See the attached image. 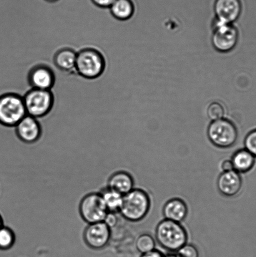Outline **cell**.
Returning a JSON list of instances; mask_svg holds the SVG:
<instances>
[{
    "label": "cell",
    "mask_w": 256,
    "mask_h": 257,
    "mask_svg": "<svg viewBox=\"0 0 256 257\" xmlns=\"http://www.w3.org/2000/svg\"><path fill=\"white\" fill-rule=\"evenodd\" d=\"M155 238L165 250L177 252L187 243L188 235L180 223L165 219L158 224L155 229Z\"/></svg>",
    "instance_id": "1"
},
{
    "label": "cell",
    "mask_w": 256,
    "mask_h": 257,
    "mask_svg": "<svg viewBox=\"0 0 256 257\" xmlns=\"http://www.w3.org/2000/svg\"><path fill=\"white\" fill-rule=\"evenodd\" d=\"M150 204V199L146 191L139 188L133 189L124 195L119 213L125 220L137 222L147 216Z\"/></svg>",
    "instance_id": "2"
},
{
    "label": "cell",
    "mask_w": 256,
    "mask_h": 257,
    "mask_svg": "<svg viewBox=\"0 0 256 257\" xmlns=\"http://www.w3.org/2000/svg\"><path fill=\"white\" fill-rule=\"evenodd\" d=\"M210 29V43L217 53L227 54L235 49L239 40V31L234 24H222L214 18Z\"/></svg>",
    "instance_id": "3"
},
{
    "label": "cell",
    "mask_w": 256,
    "mask_h": 257,
    "mask_svg": "<svg viewBox=\"0 0 256 257\" xmlns=\"http://www.w3.org/2000/svg\"><path fill=\"white\" fill-rule=\"evenodd\" d=\"M27 115L24 98L15 94L0 96V124L15 127Z\"/></svg>",
    "instance_id": "4"
},
{
    "label": "cell",
    "mask_w": 256,
    "mask_h": 257,
    "mask_svg": "<svg viewBox=\"0 0 256 257\" xmlns=\"http://www.w3.org/2000/svg\"><path fill=\"white\" fill-rule=\"evenodd\" d=\"M207 135L213 145L217 148L226 149L232 147L236 143L238 131L234 123L223 118L210 123Z\"/></svg>",
    "instance_id": "5"
},
{
    "label": "cell",
    "mask_w": 256,
    "mask_h": 257,
    "mask_svg": "<svg viewBox=\"0 0 256 257\" xmlns=\"http://www.w3.org/2000/svg\"><path fill=\"white\" fill-rule=\"evenodd\" d=\"M105 69L104 57L97 50L87 49L77 54L76 70L87 79H95L102 74Z\"/></svg>",
    "instance_id": "6"
},
{
    "label": "cell",
    "mask_w": 256,
    "mask_h": 257,
    "mask_svg": "<svg viewBox=\"0 0 256 257\" xmlns=\"http://www.w3.org/2000/svg\"><path fill=\"white\" fill-rule=\"evenodd\" d=\"M23 98L27 115L35 118L46 115L54 104V97L50 90L32 89Z\"/></svg>",
    "instance_id": "7"
},
{
    "label": "cell",
    "mask_w": 256,
    "mask_h": 257,
    "mask_svg": "<svg viewBox=\"0 0 256 257\" xmlns=\"http://www.w3.org/2000/svg\"><path fill=\"white\" fill-rule=\"evenodd\" d=\"M79 211L83 220L88 224L104 221L108 213L99 193L88 194L80 201Z\"/></svg>",
    "instance_id": "8"
},
{
    "label": "cell",
    "mask_w": 256,
    "mask_h": 257,
    "mask_svg": "<svg viewBox=\"0 0 256 257\" xmlns=\"http://www.w3.org/2000/svg\"><path fill=\"white\" fill-rule=\"evenodd\" d=\"M112 231L104 221L88 224L84 231L85 243L94 250H102L111 241Z\"/></svg>",
    "instance_id": "9"
},
{
    "label": "cell",
    "mask_w": 256,
    "mask_h": 257,
    "mask_svg": "<svg viewBox=\"0 0 256 257\" xmlns=\"http://www.w3.org/2000/svg\"><path fill=\"white\" fill-rule=\"evenodd\" d=\"M242 11L240 0H215L214 19L222 24H234Z\"/></svg>",
    "instance_id": "10"
},
{
    "label": "cell",
    "mask_w": 256,
    "mask_h": 257,
    "mask_svg": "<svg viewBox=\"0 0 256 257\" xmlns=\"http://www.w3.org/2000/svg\"><path fill=\"white\" fill-rule=\"evenodd\" d=\"M217 186L222 195L226 197H233L236 196L241 190V176L234 170L222 172L217 179Z\"/></svg>",
    "instance_id": "11"
},
{
    "label": "cell",
    "mask_w": 256,
    "mask_h": 257,
    "mask_svg": "<svg viewBox=\"0 0 256 257\" xmlns=\"http://www.w3.org/2000/svg\"><path fill=\"white\" fill-rule=\"evenodd\" d=\"M18 136L27 143L36 142L41 136V127L36 118L27 115L16 126Z\"/></svg>",
    "instance_id": "12"
},
{
    "label": "cell",
    "mask_w": 256,
    "mask_h": 257,
    "mask_svg": "<svg viewBox=\"0 0 256 257\" xmlns=\"http://www.w3.org/2000/svg\"><path fill=\"white\" fill-rule=\"evenodd\" d=\"M29 81L32 89L51 90L55 84V75L50 68L40 65L30 72Z\"/></svg>",
    "instance_id": "13"
},
{
    "label": "cell",
    "mask_w": 256,
    "mask_h": 257,
    "mask_svg": "<svg viewBox=\"0 0 256 257\" xmlns=\"http://www.w3.org/2000/svg\"><path fill=\"white\" fill-rule=\"evenodd\" d=\"M188 207L182 199L174 198L165 203L163 208V215L166 220L181 223L186 218Z\"/></svg>",
    "instance_id": "14"
},
{
    "label": "cell",
    "mask_w": 256,
    "mask_h": 257,
    "mask_svg": "<svg viewBox=\"0 0 256 257\" xmlns=\"http://www.w3.org/2000/svg\"><path fill=\"white\" fill-rule=\"evenodd\" d=\"M107 186L124 196L134 189V178L128 171H118L110 176Z\"/></svg>",
    "instance_id": "15"
},
{
    "label": "cell",
    "mask_w": 256,
    "mask_h": 257,
    "mask_svg": "<svg viewBox=\"0 0 256 257\" xmlns=\"http://www.w3.org/2000/svg\"><path fill=\"white\" fill-rule=\"evenodd\" d=\"M77 53L74 50L64 49L57 52L55 64L62 71L72 74H79L76 70Z\"/></svg>",
    "instance_id": "16"
},
{
    "label": "cell",
    "mask_w": 256,
    "mask_h": 257,
    "mask_svg": "<svg viewBox=\"0 0 256 257\" xmlns=\"http://www.w3.org/2000/svg\"><path fill=\"white\" fill-rule=\"evenodd\" d=\"M230 160L234 170L239 174L249 172L256 163V158L245 148L235 151Z\"/></svg>",
    "instance_id": "17"
},
{
    "label": "cell",
    "mask_w": 256,
    "mask_h": 257,
    "mask_svg": "<svg viewBox=\"0 0 256 257\" xmlns=\"http://www.w3.org/2000/svg\"><path fill=\"white\" fill-rule=\"evenodd\" d=\"M109 9L115 19L126 21L134 16L135 5L133 0H116Z\"/></svg>",
    "instance_id": "18"
},
{
    "label": "cell",
    "mask_w": 256,
    "mask_h": 257,
    "mask_svg": "<svg viewBox=\"0 0 256 257\" xmlns=\"http://www.w3.org/2000/svg\"><path fill=\"white\" fill-rule=\"evenodd\" d=\"M100 194L108 212L119 213L124 196L108 187L102 191Z\"/></svg>",
    "instance_id": "19"
},
{
    "label": "cell",
    "mask_w": 256,
    "mask_h": 257,
    "mask_svg": "<svg viewBox=\"0 0 256 257\" xmlns=\"http://www.w3.org/2000/svg\"><path fill=\"white\" fill-rule=\"evenodd\" d=\"M16 237L11 228L7 226L0 228V250L7 251L15 245Z\"/></svg>",
    "instance_id": "20"
},
{
    "label": "cell",
    "mask_w": 256,
    "mask_h": 257,
    "mask_svg": "<svg viewBox=\"0 0 256 257\" xmlns=\"http://www.w3.org/2000/svg\"><path fill=\"white\" fill-rule=\"evenodd\" d=\"M135 246L140 253H145L155 250V241L149 234H142L137 238Z\"/></svg>",
    "instance_id": "21"
},
{
    "label": "cell",
    "mask_w": 256,
    "mask_h": 257,
    "mask_svg": "<svg viewBox=\"0 0 256 257\" xmlns=\"http://www.w3.org/2000/svg\"><path fill=\"white\" fill-rule=\"evenodd\" d=\"M225 114L224 105L218 101L210 102L207 107L206 114L208 118L212 121L223 119Z\"/></svg>",
    "instance_id": "22"
},
{
    "label": "cell",
    "mask_w": 256,
    "mask_h": 257,
    "mask_svg": "<svg viewBox=\"0 0 256 257\" xmlns=\"http://www.w3.org/2000/svg\"><path fill=\"white\" fill-rule=\"evenodd\" d=\"M244 148L256 158V128L250 131L244 139Z\"/></svg>",
    "instance_id": "23"
},
{
    "label": "cell",
    "mask_w": 256,
    "mask_h": 257,
    "mask_svg": "<svg viewBox=\"0 0 256 257\" xmlns=\"http://www.w3.org/2000/svg\"><path fill=\"white\" fill-rule=\"evenodd\" d=\"M179 257H200L199 251L192 244H185L177 251Z\"/></svg>",
    "instance_id": "24"
},
{
    "label": "cell",
    "mask_w": 256,
    "mask_h": 257,
    "mask_svg": "<svg viewBox=\"0 0 256 257\" xmlns=\"http://www.w3.org/2000/svg\"><path fill=\"white\" fill-rule=\"evenodd\" d=\"M119 213L108 212L104 220V222L109 226L110 229H113L117 226L119 218L117 214Z\"/></svg>",
    "instance_id": "25"
},
{
    "label": "cell",
    "mask_w": 256,
    "mask_h": 257,
    "mask_svg": "<svg viewBox=\"0 0 256 257\" xmlns=\"http://www.w3.org/2000/svg\"><path fill=\"white\" fill-rule=\"evenodd\" d=\"M92 4L102 9H109L116 0H90Z\"/></svg>",
    "instance_id": "26"
},
{
    "label": "cell",
    "mask_w": 256,
    "mask_h": 257,
    "mask_svg": "<svg viewBox=\"0 0 256 257\" xmlns=\"http://www.w3.org/2000/svg\"><path fill=\"white\" fill-rule=\"evenodd\" d=\"M220 170H222V172H228V171L234 170L231 160L223 161L221 165H220Z\"/></svg>",
    "instance_id": "27"
},
{
    "label": "cell",
    "mask_w": 256,
    "mask_h": 257,
    "mask_svg": "<svg viewBox=\"0 0 256 257\" xmlns=\"http://www.w3.org/2000/svg\"><path fill=\"white\" fill-rule=\"evenodd\" d=\"M140 257H165V255L159 250H154L149 252L143 253Z\"/></svg>",
    "instance_id": "28"
},
{
    "label": "cell",
    "mask_w": 256,
    "mask_h": 257,
    "mask_svg": "<svg viewBox=\"0 0 256 257\" xmlns=\"http://www.w3.org/2000/svg\"><path fill=\"white\" fill-rule=\"evenodd\" d=\"M44 1L50 3V4H54V3L59 2L60 0H44Z\"/></svg>",
    "instance_id": "29"
},
{
    "label": "cell",
    "mask_w": 256,
    "mask_h": 257,
    "mask_svg": "<svg viewBox=\"0 0 256 257\" xmlns=\"http://www.w3.org/2000/svg\"><path fill=\"white\" fill-rule=\"evenodd\" d=\"M2 226H4V220H3L2 216L1 214H0V228H1Z\"/></svg>",
    "instance_id": "30"
},
{
    "label": "cell",
    "mask_w": 256,
    "mask_h": 257,
    "mask_svg": "<svg viewBox=\"0 0 256 257\" xmlns=\"http://www.w3.org/2000/svg\"><path fill=\"white\" fill-rule=\"evenodd\" d=\"M165 257H179L178 256V255H174V254H170V255H168L167 256H165Z\"/></svg>",
    "instance_id": "31"
},
{
    "label": "cell",
    "mask_w": 256,
    "mask_h": 257,
    "mask_svg": "<svg viewBox=\"0 0 256 257\" xmlns=\"http://www.w3.org/2000/svg\"><path fill=\"white\" fill-rule=\"evenodd\" d=\"M40 127H41V126H40ZM42 128H44V127H42ZM48 130H49V128H48ZM52 131H54V130H52ZM60 132H63V131H60ZM65 133H68V132H65ZM79 134H82V133H79Z\"/></svg>",
    "instance_id": "32"
}]
</instances>
